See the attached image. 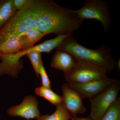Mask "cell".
<instances>
[{
    "label": "cell",
    "mask_w": 120,
    "mask_h": 120,
    "mask_svg": "<svg viewBox=\"0 0 120 120\" xmlns=\"http://www.w3.org/2000/svg\"><path fill=\"white\" fill-rule=\"evenodd\" d=\"M35 92L36 94L44 98L56 106L62 103L61 96L53 92L50 88L42 86L35 88Z\"/></svg>",
    "instance_id": "cell-15"
},
{
    "label": "cell",
    "mask_w": 120,
    "mask_h": 120,
    "mask_svg": "<svg viewBox=\"0 0 120 120\" xmlns=\"http://www.w3.org/2000/svg\"><path fill=\"white\" fill-rule=\"evenodd\" d=\"M41 53L38 52H32L28 53L26 55L30 61L38 77L39 76V65L42 60Z\"/></svg>",
    "instance_id": "cell-18"
},
{
    "label": "cell",
    "mask_w": 120,
    "mask_h": 120,
    "mask_svg": "<svg viewBox=\"0 0 120 120\" xmlns=\"http://www.w3.org/2000/svg\"><path fill=\"white\" fill-rule=\"evenodd\" d=\"M81 19H95L101 22L105 33L109 30L112 20L108 2L101 0H86L82 7L76 10Z\"/></svg>",
    "instance_id": "cell-4"
},
{
    "label": "cell",
    "mask_w": 120,
    "mask_h": 120,
    "mask_svg": "<svg viewBox=\"0 0 120 120\" xmlns=\"http://www.w3.org/2000/svg\"><path fill=\"white\" fill-rule=\"evenodd\" d=\"M45 36L37 28L29 29L24 34V39L21 51L26 50L34 46L35 43Z\"/></svg>",
    "instance_id": "cell-14"
},
{
    "label": "cell",
    "mask_w": 120,
    "mask_h": 120,
    "mask_svg": "<svg viewBox=\"0 0 120 120\" xmlns=\"http://www.w3.org/2000/svg\"><path fill=\"white\" fill-rule=\"evenodd\" d=\"M117 80L106 76L85 83H69L79 92L83 99L87 98L90 99L112 85Z\"/></svg>",
    "instance_id": "cell-9"
},
{
    "label": "cell",
    "mask_w": 120,
    "mask_h": 120,
    "mask_svg": "<svg viewBox=\"0 0 120 120\" xmlns=\"http://www.w3.org/2000/svg\"><path fill=\"white\" fill-rule=\"evenodd\" d=\"M61 88L62 105L72 116L74 118L85 112L86 109L83 103V98L79 92L68 83L62 84Z\"/></svg>",
    "instance_id": "cell-7"
},
{
    "label": "cell",
    "mask_w": 120,
    "mask_h": 120,
    "mask_svg": "<svg viewBox=\"0 0 120 120\" xmlns=\"http://www.w3.org/2000/svg\"><path fill=\"white\" fill-rule=\"evenodd\" d=\"M71 34L58 35L54 38L47 40L43 43L33 46L30 49L23 51H21L20 53L22 56H25L28 53L32 52H45L49 53L54 49L60 46L64 40L65 39Z\"/></svg>",
    "instance_id": "cell-12"
},
{
    "label": "cell",
    "mask_w": 120,
    "mask_h": 120,
    "mask_svg": "<svg viewBox=\"0 0 120 120\" xmlns=\"http://www.w3.org/2000/svg\"></svg>",
    "instance_id": "cell-22"
},
{
    "label": "cell",
    "mask_w": 120,
    "mask_h": 120,
    "mask_svg": "<svg viewBox=\"0 0 120 120\" xmlns=\"http://www.w3.org/2000/svg\"><path fill=\"white\" fill-rule=\"evenodd\" d=\"M99 120H120V98L118 97Z\"/></svg>",
    "instance_id": "cell-17"
},
{
    "label": "cell",
    "mask_w": 120,
    "mask_h": 120,
    "mask_svg": "<svg viewBox=\"0 0 120 120\" xmlns=\"http://www.w3.org/2000/svg\"><path fill=\"white\" fill-rule=\"evenodd\" d=\"M16 11L13 0H0V28L13 17Z\"/></svg>",
    "instance_id": "cell-13"
},
{
    "label": "cell",
    "mask_w": 120,
    "mask_h": 120,
    "mask_svg": "<svg viewBox=\"0 0 120 120\" xmlns=\"http://www.w3.org/2000/svg\"><path fill=\"white\" fill-rule=\"evenodd\" d=\"M78 60L68 52L56 49L52 57L50 65L53 68L62 71L64 74L75 68Z\"/></svg>",
    "instance_id": "cell-11"
},
{
    "label": "cell",
    "mask_w": 120,
    "mask_h": 120,
    "mask_svg": "<svg viewBox=\"0 0 120 120\" xmlns=\"http://www.w3.org/2000/svg\"><path fill=\"white\" fill-rule=\"evenodd\" d=\"M20 52L12 54H2L0 56V75H8L17 78L23 68V63Z\"/></svg>",
    "instance_id": "cell-10"
},
{
    "label": "cell",
    "mask_w": 120,
    "mask_h": 120,
    "mask_svg": "<svg viewBox=\"0 0 120 120\" xmlns=\"http://www.w3.org/2000/svg\"><path fill=\"white\" fill-rule=\"evenodd\" d=\"M72 120H93L90 118V117L89 116V117L86 118H83V117H74Z\"/></svg>",
    "instance_id": "cell-21"
},
{
    "label": "cell",
    "mask_w": 120,
    "mask_h": 120,
    "mask_svg": "<svg viewBox=\"0 0 120 120\" xmlns=\"http://www.w3.org/2000/svg\"><path fill=\"white\" fill-rule=\"evenodd\" d=\"M29 8L36 28L45 36L72 34L83 22L76 10L61 7L52 0H33Z\"/></svg>",
    "instance_id": "cell-1"
},
{
    "label": "cell",
    "mask_w": 120,
    "mask_h": 120,
    "mask_svg": "<svg viewBox=\"0 0 120 120\" xmlns=\"http://www.w3.org/2000/svg\"><path fill=\"white\" fill-rule=\"evenodd\" d=\"M13 4L17 11L27 8L32 4L33 0H13Z\"/></svg>",
    "instance_id": "cell-20"
},
{
    "label": "cell",
    "mask_w": 120,
    "mask_h": 120,
    "mask_svg": "<svg viewBox=\"0 0 120 120\" xmlns=\"http://www.w3.org/2000/svg\"><path fill=\"white\" fill-rule=\"evenodd\" d=\"M56 49L68 52L78 60L99 65L105 68L108 73L113 71L116 65L109 46L102 45L97 49H88L78 43L72 35L65 39Z\"/></svg>",
    "instance_id": "cell-2"
},
{
    "label": "cell",
    "mask_w": 120,
    "mask_h": 120,
    "mask_svg": "<svg viewBox=\"0 0 120 120\" xmlns=\"http://www.w3.org/2000/svg\"><path fill=\"white\" fill-rule=\"evenodd\" d=\"M38 101L34 96H26L19 105L10 107L7 113L12 116L21 117L27 120L38 119L41 115L38 107Z\"/></svg>",
    "instance_id": "cell-8"
},
{
    "label": "cell",
    "mask_w": 120,
    "mask_h": 120,
    "mask_svg": "<svg viewBox=\"0 0 120 120\" xmlns=\"http://www.w3.org/2000/svg\"><path fill=\"white\" fill-rule=\"evenodd\" d=\"M56 110L51 115H41L38 120H70L73 118L62 104L56 106Z\"/></svg>",
    "instance_id": "cell-16"
},
{
    "label": "cell",
    "mask_w": 120,
    "mask_h": 120,
    "mask_svg": "<svg viewBox=\"0 0 120 120\" xmlns=\"http://www.w3.org/2000/svg\"><path fill=\"white\" fill-rule=\"evenodd\" d=\"M39 75H41L42 86L50 88V82L43 65L42 60H41L39 65Z\"/></svg>",
    "instance_id": "cell-19"
},
{
    "label": "cell",
    "mask_w": 120,
    "mask_h": 120,
    "mask_svg": "<svg viewBox=\"0 0 120 120\" xmlns=\"http://www.w3.org/2000/svg\"><path fill=\"white\" fill-rule=\"evenodd\" d=\"M120 89V82L117 79L112 85L90 99L91 103L90 116L92 120H100L118 98Z\"/></svg>",
    "instance_id": "cell-6"
},
{
    "label": "cell",
    "mask_w": 120,
    "mask_h": 120,
    "mask_svg": "<svg viewBox=\"0 0 120 120\" xmlns=\"http://www.w3.org/2000/svg\"><path fill=\"white\" fill-rule=\"evenodd\" d=\"M107 71L103 67L85 61L78 60L71 71L64 74L65 78L70 83L83 84L106 77Z\"/></svg>",
    "instance_id": "cell-5"
},
{
    "label": "cell",
    "mask_w": 120,
    "mask_h": 120,
    "mask_svg": "<svg viewBox=\"0 0 120 120\" xmlns=\"http://www.w3.org/2000/svg\"><path fill=\"white\" fill-rule=\"evenodd\" d=\"M33 28L36 27L30 8L17 11L0 28V46L13 37L22 36L29 29Z\"/></svg>",
    "instance_id": "cell-3"
}]
</instances>
